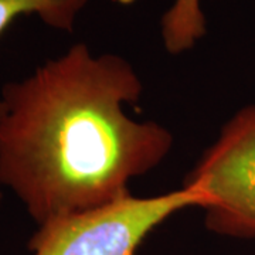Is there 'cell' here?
<instances>
[{
  "instance_id": "1",
  "label": "cell",
  "mask_w": 255,
  "mask_h": 255,
  "mask_svg": "<svg viewBox=\"0 0 255 255\" xmlns=\"http://www.w3.org/2000/svg\"><path fill=\"white\" fill-rule=\"evenodd\" d=\"M143 92L118 54L77 43L1 88L0 184L37 224L130 196L129 183L170 153L173 135L129 118Z\"/></svg>"
},
{
  "instance_id": "2",
  "label": "cell",
  "mask_w": 255,
  "mask_h": 255,
  "mask_svg": "<svg viewBox=\"0 0 255 255\" xmlns=\"http://www.w3.org/2000/svg\"><path fill=\"white\" fill-rule=\"evenodd\" d=\"M190 207H200V200L183 186L153 197L130 194L38 224L28 240V250L33 255H137L156 227Z\"/></svg>"
},
{
  "instance_id": "3",
  "label": "cell",
  "mask_w": 255,
  "mask_h": 255,
  "mask_svg": "<svg viewBox=\"0 0 255 255\" xmlns=\"http://www.w3.org/2000/svg\"><path fill=\"white\" fill-rule=\"evenodd\" d=\"M183 187L199 197L207 230L255 238V104L224 125Z\"/></svg>"
},
{
  "instance_id": "4",
  "label": "cell",
  "mask_w": 255,
  "mask_h": 255,
  "mask_svg": "<svg viewBox=\"0 0 255 255\" xmlns=\"http://www.w3.org/2000/svg\"><path fill=\"white\" fill-rule=\"evenodd\" d=\"M119 1V0H115ZM127 3L129 0H121ZM90 0H0V34L20 16L36 14L48 27L73 31L75 20ZM4 105L0 100V118Z\"/></svg>"
},
{
  "instance_id": "5",
  "label": "cell",
  "mask_w": 255,
  "mask_h": 255,
  "mask_svg": "<svg viewBox=\"0 0 255 255\" xmlns=\"http://www.w3.org/2000/svg\"><path fill=\"white\" fill-rule=\"evenodd\" d=\"M201 0H174L160 20V36L169 54L191 50L207 33Z\"/></svg>"
},
{
  "instance_id": "6",
  "label": "cell",
  "mask_w": 255,
  "mask_h": 255,
  "mask_svg": "<svg viewBox=\"0 0 255 255\" xmlns=\"http://www.w3.org/2000/svg\"><path fill=\"white\" fill-rule=\"evenodd\" d=\"M1 197H3V196H1V193H0V203H1Z\"/></svg>"
}]
</instances>
